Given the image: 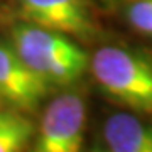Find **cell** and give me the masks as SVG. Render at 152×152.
<instances>
[{
	"label": "cell",
	"mask_w": 152,
	"mask_h": 152,
	"mask_svg": "<svg viewBox=\"0 0 152 152\" xmlns=\"http://www.w3.org/2000/svg\"><path fill=\"white\" fill-rule=\"evenodd\" d=\"M10 37L20 59L51 88L71 86L90 69L91 56L80 41L66 34L20 20Z\"/></svg>",
	"instance_id": "cell-1"
},
{
	"label": "cell",
	"mask_w": 152,
	"mask_h": 152,
	"mask_svg": "<svg viewBox=\"0 0 152 152\" xmlns=\"http://www.w3.org/2000/svg\"><path fill=\"white\" fill-rule=\"evenodd\" d=\"M90 71L107 98L140 117H152V58L147 53L102 46L90 58Z\"/></svg>",
	"instance_id": "cell-2"
},
{
	"label": "cell",
	"mask_w": 152,
	"mask_h": 152,
	"mask_svg": "<svg viewBox=\"0 0 152 152\" xmlns=\"http://www.w3.org/2000/svg\"><path fill=\"white\" fill-rule=\"evenodd\" d=\"M22 22L46 27L86 44L100 36L93 0H15Z\"/></svg>",
	"instance_id": "cell-3"
},
{
	"label": "cell",
	"mask_w": 152,
	"mask_h": 152,
	"mask_svg": "<svg viewBox=\"0 0 152 152\" xmlns=\"http://www.w3.org/2000/svg\"><path fill=\"white\" fill-rule=\"evenodd\" d=\"M88 122L86 100L81 93H63L46 107L36 132L34 151L78 152L85 144Z\"/></svg>",
	"instance_id": "cell-4"
},
{
	"label": "cell",
	"mask_w": 152,
	"mask_h": 152,
	"mask_svg": "<svg viewBox=\"0 0 152 152\" xmlns=\"http://www.w3.org/2000/svg\"><path fill=\"white\" fill-rule=\"evenodd\" d=\"M51 90L12 46L0 44V98L5 103L20 112H34Z\"/></svg>",
	"instance_id": "cell-5"
},
{
	"label": "cell",
	"mask_w": 152,
	"mask_h": 152,
	"mask_svg": "<svg viewBox=\"0 0 152 152\" xmlns=\"http://www.w3.org/2000/svg\"><path fill=\"white\" fill-rule=\"evenodd\" d=\"M100 139L110 152H152V124L134 112H118L103 120Z\"/></svg>",
	"instance_id": "cell-6"
},
{
	"label": "cell",
	"mask_w": 152,
	"mask_h": 152,
	"mask_svg": "<svg viewBox=\"0 0 152 152\" xmlns=\"http://www.w3.org/2000/svg\"><path fill=\"white\" fill-rule=\"evenodd\" d=\"M36 127L20 110L0 112V152H19L32 142Z\"/></svg>",
	"instance_id": "cell-7"
},
{
	"label": "cell",
	"mask_w": 152,
	"mask_h": 152,
	"mask_svg": "<svg viewBox=\"0 0 152 152\" xmlns=\"http://www.w3.org/2000/svg\"><path fill=\"white\" fill-rule=\"evenodd\" d=\"M125 19L137 34L152 39V0H132L127 4Z\"/></svg>",
	"instance_id": "cell-8"
},
{
	"label": "cell",
	"mask_w": 152,
	"mask_h": 152,
	"mask_svg": "<svg viewBox=\"0 0 152 152\" xmlns=\"http://www.w3.org/2000/svg\"><path fill=\"white\" fill-rule=\"evenodd\" d=\"M100 2H103L107 5H117V4H129L132 0H100Z\"/></svg>",
	"instance_id": "cell-9"
}]
</instances>
